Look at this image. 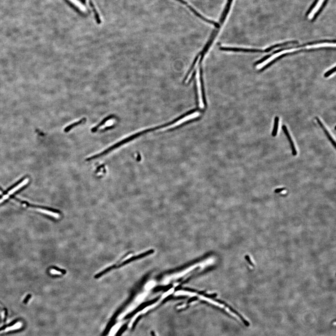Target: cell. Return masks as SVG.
Listing matches in <instances>:
<instances>
[{
  "instance_id": "1",
  "label": "cell",
  "mask_w": 336,
  "mask_h": 336,
  "mask_svg": "<svg viewBox=\"0 0 336 336\" xmlns=\"http://www.w3.org/2000/svg\"><path fill=\"white\" fill-rule=\"evenodd\" d=\"M323 43H331H331H334V44H335L336 43V40L335 39H334V40H327V39H325V40H317V41H315L305 43V44H300V45H294V46H291L280 48V49H279V50H275V51L273 52H272L271 53H270L269 54L267 55L266 56L263 57V58L260 59V60H259L258 61H256L255 63L253 64V65L254 66H256V65H260L261 63H263V62H265L266 60L269 59V58H271L274 55L276 54L277 53H279V52H282V51L289 50L293 49H295V48L304 47L310 46V45H314V44H323Z\"/></svg>"
},
{
  "instance_id": "2",
  "label": "cell",
  "mask_w": 336,
  "mask_h": 336,
  "mask_svg": "<svg viewBox=\"0 0 336 336\" xmlns=\"http://www.w3.org/2000/svg\"><path fill=\"white\" fill-rule=\"evenodd\" d=\"M336 50L335 47L332 48V47H321V48H314V49H302L301 50H296L295 52H290V53H284L283 54L281 55L279 57H277L276 58H274V60L269 62V63H267V65H265V66H264L261 69L259 72V73H261L263 71H264L265 70H266L267 69L269 68V67L272 65L273 64H274L276 62L279 61L280 60H281L282 58H284L285 57H287L288 56H290V55H294L296 54L299 53H301L302 52H315V51H317V50Z\"/></svg>"
},
{
  "instance_id": "3",
  "label": "cell",
  "mask_w": 336,
  "mask_h": 336,
  "mask_svg": "<svg viewBox=\"0 0 336 336\" xmlns=\"http://www.w3.org/2000/svg\"><path fill=\"white\" fill-rule=\"evenodd\" d=\"M200 69L198 68L196 71V81L197 89H198V101H199V106L201 108H203L204 107V103L203 101V94L202 93L201 83L200 80Z\"/></svg>"
},
{
  "instance_id": "4",
  "label": "cell",
  "mask_w": 336,
  "mask_h": 336,
  "mask_svg": "<svg viewBox=\"0 0 336 336\" xmlns=\"http://www.w3.org/2000/svg\"><path fill=\"white\" fill-rule=\"evenodd\" d=\"M221 49L225 51H231L235 52H244L249 53H264V50L255 49H246V48H235V47H221Z\"/></svg>"
},
{
  "instance_id": "5",
  "label": "cell",
  "mask_w": 336,
  "mask_h": 336,
  "mask_svg": "<svg viewBox=\"0 0 336 336\" xmlns=\"http://www.w3.org/2000/svg\"><path fill=\"white\" fill-rule=\"evenodd\" d=\"M199 115H200V114H199V112H198L190 114L189 115H187V116H186L185 117L183 118L182 119H181V120H178V121H177V122L174 123V124H172L171 125L169 126V127H165L163 129H168V128H174L176 126H177L179 125L180 124H182L183 123H184L185 122H186L188 121V120H190V119L195 118L198 116Z\"/></svg>"
},
{
  "instance_id": "6",
  "label": "cell",
  "mask_w": 336,
  "mask_h": 336,
  "mask_svg": "<svg viewBox=\"0 0 336 336\" xmlns=\"http://www.w3.org/2000/svg\"><path fill=\"white\" fill-rule=\"evenodd\" d=\"M157 299H155V300H152V301H151L148 302H144V304H142L140 305V306L138 307H137V308H136V310H134V311H133L132 312H131V313L128 314V315H126L124 319H129V318H130L131 317H133L134 315H136V314L137 312H140V311H141V310H144V309H145L146 307L148 306H149V305H151V304H153V303H154V302H155L157 301Z\"/></svg>"
},
{
  "instance_id": "7",
  "label": "cell",
  "mask_w": 336,
  "mask_h": 336,
  "mask_svg": "<svg viewBox=\"0 0 336 336\" xmlns=\"http://www.w3.org/2000/svg\"><path fill=\"white\" fill-rule=\"evenodd\" d=\"M299 44V42L298 41H290L286 42L285 43H280V44H274V45H272L271 46L268 48H267L266 49L264 50L265 52H270L271 50L275 49V48H278V47H280L284 46H287V45H289L290 44Z\"/></svg>"
},
{
  "instance_id": "8",
  "label": "cell",
  "mask_w": 336,
  "mask_h": 336,
  "mask_svg": "<svg viewBox=\"0 0 336 336\" xmlns=\"http://www.w3.org/2000/svg\"><path fill=\"white\" fill-rule=\"evenodd\" d=\"M282 129L283 131L284 132L287 138L288 139V141L290 142V146H291V149H292L293 155H294V156L296 155H297V152H296V147H295L294 144L293 142L292 141L291 136H290V134L288 133L287 127H286V126L283 125L282 126Z\"/></svg>"
},
{
  "instance_id": "9",
  "label": "cell",
  "mask_w": 336,
  "mask_h": 336,
  "mask_svg": "<svg viewBox=\"0 0 336 336\" xmlns=\"http://www.w3.org/2000/svg\"><path fill=\"white\" fill-rule=\"evenodd\" d=\"M315 119H316V120H317V123H318V124H319V126H320L321 128L323 129V132H325V134H326V136H327V138H328L329 140H330V142H331V144H332L333 146L334 147H336V142H335V141H334V140L333 139L332 137L331 136L330 133H329L328 130H327V129H326V128H325V127L324 126L323 124V123H322V122L319 119V118L317 117H315Z\"/></svg>"
},
{
  "instance_id": "10",
  "label": "cell",
  "mask_w": 336,
  "mask_h": 336,
  "mask_svg": "<svg viewBox=\"0 0 336 336\" xmlns=\"http://www.w3.org/2000/svg\"><path fill=\"white\" fill-rule=\"evenodd\" d=\"M152 252L153 251H151L150 250V251H147V252H146V253H142V254L137 255V256H134L133 257H131L130 258L128 259V260H127L125 261H123V263H122L120 264V266H119V267H120L123 266L124 265H125L129 263H131V261H133L134 260H137V259H138L141 258L143 257H144V256L152 253Z\"/></svg>"
},
{
  "instance_id": "11",
  "label": "cell",
  "mask_w": 336,
  "mask_h": 336,
  "mask_svg": "<svg viewBox=\"0 0 336 336\" xmlns=\"http://www.w3.org/2000/svg\"><path fill=\"white\" fill-rule=\"evenodd\" d=\"M28 181H29V179H28V178L27 179H25L23 181H22V182H21L20 184L17 185L16 186V187H15L14 188H13V189H11V190H9V192H8V195H11L13 194L14 193H15V192H16V191L19 190L20 189H21V188H22L23 186H24V185H27V184L28 183Z\"/></svg>"
},
{
  "instance_id": "12",
  "label": "cell",
  "mask_w": 336,
  "mask_h": 336,
  "mask_svg": "<svg viewBox=\"0 0 336 336\" xmlns=\"http://www.w3.org/2000/svg\"><path fill=\"white\" fill-rule=\"evenodd\" d=\"M115 118V117L114 115H110L108 116L105 118V119H104L99 124H98L97 126H96L95 127L92 128V130H91L92 132L93 133H95V132H96L97 130L100 128V127H101L102 126L105 124V123H106L107 121L110 120V119H112V118Z\"/></svg>"
},
{
  "instance_id": "13",
  "label": "cell",
  "mask_w": 336,
  "mask_h": 336,
  "mask_svg": "<svg viewBox=\"0 0 336 336\" xmlns=\"http://www.w3.org/2000/svg\"><path fill=\"white\" fill-rule=\"evenodd\" d=\"M35 210L36 211H38L39 212H41V213H44L45 214L48 215L50 216H52L53 217L56 218H58L60 217V215L58 214V213L57 212H53L52 211H49V210H47L43 209H40V208H36L35 209Z\"/></svg>"
},
{
  "instance_id": "14",
  "label": "cell",
  "mask_w": 336,
  "mask_h": 336,
  "mask_svg": "<svg viewBox=\"0 0 336 336\" xmlns=\"http://www.w3.org/2000/svg\"><path fill=\"white\" fill-rule=\"evenodd\" d=\"M85 121H86V119H85V118H84L81 119L79 121L75 122L74 123L71 124V125H69L68 126H67V127L65 128V132H69L70 130L73 129L74 127H76L77 126L79 125H80V124H82V123H84Z\"/></svg>"
},
{
  "instance_id": "15",
  "label": "cell",
  "mask_w": 336,
  "mask_h": 336,
  "mask_svg": "<svg viewBox=\"0 0 336 336\" xmlns=\"http://www.w3.org/2000/svg\"><path fill=\"white\" fill-rule=\"evenodd\" d=\"M89 5H90L91 7L92 8V10L93 11V13L95 14V18L96 21L97 22L98 24H100L101 22V19H100L99 15L98 12L97 11V10L96 9L95 7L94 4H93V3H92V1H89Z\"/></svg>"
},
{
  "instance_id": "16",
  "label": "cell",
  "mask_w": 336,
  "mask_h": 336,
  "mask_svg": "<svg viewBox=\"0 0 336 336\" xmlns=\"http://www.w3.org/2000/svg\"><path fill=\"white\" fill-rule=\"evenodd\" d=\"M279 118L277 116H276L274 118V128H273V131L272 132V136L275 137V136H276L277 134V131H278V125H279Z\"/></svg>"
},
{
  "instance_id": "17",
  "label": "cell",
  "mask_w": 336,
  "mask_h": 336,
  "mask_svg": "<svg viewBox=\"0 0 336 336\" xmlns=\"http://www.w3.org/2000/svg\"><path fill=\"white\" fill-rule=\"evenodd\" d=\"M328 1L329 0H325L324 1L323 3V4H322V6L320 7V9H318V11L317 12V13H315L314 17H313V19H312V21H315L317 17H318L320 14L321 13V12L324 9V8H325L326 5H327V3H328Z\"/></svg>"
},
{
  "instance_id": "18",
  "label": "cell",
  "mask_w": 336,
  "mask_h": 336,
  "mask_svg": "<svg viewBox=\"0 0 336 336\" xmlns=\"http://www.w3.org/2000/svg\"><path fill=\"white\" fill-rule=\"evenodd\" d=\"M113 268H114V266L109 267L107 268V269H105V270H103V271H102L101 272H100V273H99L98 274H96V275L95 276V278H96V279H97V278H100V277H101V276H102V275H104V274H106V273H107L108 272L110 271V270H111L112 269H113Z\"/></svg>"
},
{
  "instance_id": "19",
  "label": "cell",
  "mask_w": 336,
  "mask_h": 336,
  "mask_svg": "<svg viewBox=\"0 0 336 336\" xmlns=\"http://www.w3.org/2000/svg\"><path fill=\"white\" fill-rule=\"evenodd\" d=\"M127 328H128V324H125L123 326H122V327H120V328L119 329V331H118L117 332L115 336H121L122 334H123V332L126 330Z\"/></svg>"
},
{
  "instance_id": "20",
  "label": "cell",
  "mask_w": 336,
  "mask_h": 336,
  "mask_svg": "<svg viewBox=\"0 0 336 336\" xmlns=\"http://www.w3.org/2000/svg\"><path fill=\"white\" fill-rule=\"evenodd\" d=\"M318 1H319V0H315V1L313 2V3L312 4L311 6H310V8H309V9H308V11L307 12V13H306V16L307 17V16H308V15H309L310 14V12H311L313 10V9H314V8L315 7V6H316L317 3H318Z\"/></svg>"
},
{
  "instance_id": "21",
  "label": "cell",
  "mask_w": 336,
  "mask_h": 336,
  "mask_svg": "<svg viewBox=\"0 0 336 336\" xmlns=\"http://www.w3.org/2000/svg\"><path fill=\"white\" fill-rule=\"evenodd\" d=\"M336 71V66H334L333 68L330 69L329 71H327L324 74V77L325 78H328L329 77L331 76L332 74L335 73Z\"/></svg>"
},
{
  "instance_id": "22",
  "label": "cell",
  "mask_w": 336,
  "mask_h": 336,
  "mask_svg": "<svg viewBox=\"0 0 336 336\" xmlns=\"http://www.w3.org/2000/svg\"><path fill=\"white\" fill-rule=\"evenodd\" d=\"M50 272L52 274H62L61 271H58V270H57V269H51L50 270Z\"/></svg>"
},
{
  "instance_id": "23",
  "label": "cell",
  "mask_w": 336,
  "mask_h": 336,
  "mask_svg": "<svg viewBox=\"0 0 336 336\" xmlns=\"http://www.w3.org/2000/svg\"><path fill=\"white\" fill-rule=\"evenodd\" d=\"M141 316H139V317H137V318L136 319V320H135L134 323L133 325H132V329H133V330L134 329V328L136 327V325H137V323H138L139 321V320H140V319H141Z\"/></svg>"
},
{
  "instance_id": "24",
  "label": "cell",
  "mask_w": 336,
  "mask_h": 336,
  "mask_svg": "<svg viewBox=\"0 0 336 336\" xmlns=\"http://www.w3.org/2000/svg\"><path fill=\"white\" fill-rule=\"evenodd\" d=\"M9 195H8L7 194L5 195H4V196H3V198H1V199H0V204L3 203V202L4 201V200H5L6 199H8L9 197Z\"/></svg>"
},
{
  "instance_id": "25",
  "label": "cell",
  "mask_w": 336,
  "mask_h": 336,
  "mask_svg": "<svg viewBox=\"0 0 336 336\" xmlns=\"http://www.w3.org/2000/svg\"><path fill=\"white\" fill-rule=\"evenodd\" d=\"M285 190V188H278V189H275L274 190V192L275 193H279L280 192L283 191V190Z\"/></svg>"
},
{
  "instance_id": "26",
  "label": "cell",
  "mask_w": 336,
  "mask_h": 336,
  "mask_svg": "<svg viewBox=\"0 0 336 336\" xmlns=\"http://www.w3.org/2000/svg\"><path fill=\"white\" fill-rule=\"evenodd\" d=\"M151 336H155V332H154L153 331H151Z\"/></svg>"
},
{
  "instance_id": "27",
  "label": "cell",
  "mask_w": 336,
  "mask_h": 336,
  "mask_svg": "<svg viewBox=\"0 0 336 336\" xmlns=\"http://www.w3.org/2000/svg\"><path fill=\"white\" fill-rule=\"evenodd\" d=\"M2 194H3V192L1 190H0V195H2Z\"/></svg>"
}]
</instances>
